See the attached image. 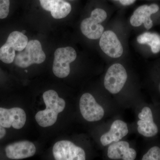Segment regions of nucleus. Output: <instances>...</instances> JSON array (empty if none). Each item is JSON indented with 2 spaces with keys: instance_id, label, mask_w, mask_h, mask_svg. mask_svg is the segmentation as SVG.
<instances>
[{
  "instance_id": "12",
  "label": "nucleus",
  "mask_w": 160,
  "mask_h": 160,
  "mask_svg": "<svg viewBox=\"0 0 160 160\" xmlns=\"http://www.w3.org/2000/svg\"><path fill=\"white\" fill-rule=\"evenodd\" d=\"M139 120L138 122V131L140 134L146 137H152L157 134L158 129L153 122L151 109L145 107L139 113Z\"/></svg>"
},
{
  "instance_id": "15",
  "label": "nucleus",
  "mask_w": 160,
  "mask_h": 160,
  "mask_svg": "<svg viewBox=\"0 0 160 160\" xmlns=\"http://www.w3.org/2000/svg\"><path fill=\"white\" fill-rule=\"evenodd\" d=\"M129 132L127 124L122 121L117 120L112 124L110 130L103 134L100 138V142L103 146L116 142L122 139Z\"/></svg>"
},
{
  "instance_id": "1",
  "label": "nucleus",
  "mask_w": 160,
  "mask_h": 160,
  "mask_svg": "<svg viewBox=\"0 0 160 160\" xmlns=\"http://www.w3.org/2000/svg\"><path fill=\"white\" fill-rule=\"evenodd\" d=\"M43 98L46 109L38 112L35 115V119L42 127H49L56 122L58 114L65 109L66 102L59 97L57 92L53 90L45 92L43 94Z\"/></svg>"
},
{
  "instance_id": "21",
  "label": "nucleus",
  "mask_w": 160,
  "mask_h": 160,
  "mask_svg": "<svg viewBox=\"0 0 160 160\" xmlns=\"http://www.w3.org/2000/svg\"><path fill=\"white\" fill-rule=\"evenodd\" d=\"M118 1L122 5L124 6H129L133 4L136 0H114Z\"/></svg>"
},
{
  "instance_id": "8",
  "label": "nucleus",
  "mask_w": 160,
  "mask_h": 160,
  "mask_svg": "<svg viewBox=\"0 0 160 160\" xmlns=\"http://www.w3.org/2000/svg\"><path fill=\"white\" fill-rule=\"evenodd\" d=\"M26 120V112L18 107L10 109L0 108V125L4 128L12 127L21 129L25 126Z\"/></svg>"
},
{
  "instance_id": "14",
  "label": "nucleus",
  "mask_w": 160,
  "mask_h": 160,
  "mask_svg": "<svg viewBox=\"0 0 160 160\" xmlns=\"http://www.w3.org/2000/svg\"><path fill=\"white\" fill-rule=\"evenodd\" d=\"M107 156L112 160H134L136 158L137 152L129 147L128 142L119 141L109 146Z\"/></svg>"
},
{
  "instance_id": "18",
  "label": "nucleus",
  "mask_w": 160,
  "mask_h": 160,
  "mask_svg": "<svg viewBox=\"0 0 160 160\" xmlns=\"http://www.w3.org/2000/svg\"><path fill=\"white\" fill-rule=\"evenodd\" d=\"M15 50L7 43H5L0 48V60L6 64H10L14 62Z\"/></svg>"
},
{
  "instance_id": "9",
  "label": "nucleus",
  "mask_w": 160,
  "mask_h": 160,
  "mask_svg": "<svg viewBox=\"0 0 160 160\" xmlns=\"http://www.w3.org/2000/svg\"><path fill=\"white\" fill-rule=\"evenodd\" d=\"M99 39L100 48L105 54L114 58L122 56L124 51L122 45L114 32L104 31Z\"/></svg>"
},
{
  "instance_id": "5",
  "label": "nucleus",
  "mask_w": 160,
  "mask_h": 160,
  "mask_svg": "<svg viewBox=\"0 0 160 160\" xmlns=\"http://www.w3.org/2000/svg\"><path fill=\"white\" fill-rule=\"evenodd\" d=\"M128 75L125 67L119 63H115L109 67L104 78L105 88L112 94L121 91L127 81Z\"/></svg>"
},
{
  "instance_id": "6",
  "label": "nucleus",
  "mask_w": 160,
  "mask_h": 160,
  "mask_svg": "<svg viewBox=\"0 0 160 160\" xmlns=\"http://www.w3.org/2000/svg\"><path fill=\"white\" fill-rule=\"evenodd\" d=\"M53 156L56 160H85L84 149L69 141H61L54 144L52 149Z\"/></svg>"
},
{
  "instance_id": "11",
  "label": "nucleus",
  "mask_w": 160,
  "mask_h": 160,
  "mask_svg": "<svg viewBox=\"0 0 160 160\" xmlns=\"http://www.w3.org/2000/svg\"><path fill=\"white\" fill-rule=\"evenodd\" d=\"M33 143L25 141L9 144L5 148L6 155L11 159H22L33 156L36 152Z\"/></svg>"
},
{
  "instance_id": "7",
  "label": "nucleus",
  "mask_w": 160,
  "mask_h": 160,
  "mask_svg": "<svg viewBox=\"0 0 160 160\" xmlns=\"http://www.w3.org/2000/svg\"><path fill=\"white\" fill-rule=\"evenodd\" d=\"M80 109L83 118L89 122L102 119L105 113L104 109L99 105L92 95L84 93L80 100Z\"/></svg>"
},
{
  "instance_id": "13",
  "label": "nucleus",
  "mask_w": 160,
  "mask_h": 160,
  "mask_svg": "<svg viewBox=\"0 0 160 160\" xmlns=\"http://www.w3.org/2000/svg\"><path fill=\"white\" fill-rule=\"evenodd\" d=\"M44 10L50 12L52 17L56 19L64 18L71 12V5L65 0H39Z\"/></svg>"
},
{
  "instance_id": "19",
  "label": "nucleus",
  "mask_w": 160,
  "mask_h": 160,
  "mask_svg": "<svg viewBox=\"0 0 160 160\" xmlns=\"http://www.w3.org/2000/svg\"><path fill=\"white\" fill-rule=\"evenodd\" d=\"M142 160H160V148L154 146L143 156Z\"/></svg>"
},
{
  "instance_id": "4",
  "label": "nucleus",
  "mask_w": 160,
  "mask_h": 160,
  "mask_svg": "<svg viewBox=\"0 0 160 160\" xmlns=\"http://www.w3.org/2000/svg\"><path fill=\"white\" fill-rule=\"evenodd\" d=\"M76 51L72 47L59 48L54 52L52 71L56 76L63 78L70 73V64L77 58Z\"/></svg>"
},
{
  "instance_id": "16",
  "label": "nucleus",
  "mask_w": 160,
  "mask_h": 160,
  "mask_svg": "<svg viewBox=\"0 0 160 160\" xmlns=\"http://www.w3.org/2000/svg\"><path fill=\"white\" fill-rule=\"evenodd\" d=\"M138 43L142 45H148L151 47L153 53L160 51V37L156 33L145 32L138 37Z\"/></svg>"
},
{
  "instance_id": "23",
  "label": "nucleus",
  "mask_w": 160,
  "mask_h": 160,
  "mask_svg": "<svg viewBox=\"0 0 160 160\" xmlns=\"http://www.w3.org/2000/svg\"><path fill=\"white\" fill-rule=\"evenodd\" d=\"M159 90H160V86H159Z\"/></svg>"
},
{
  "instance_id": "22",
  "label": "nucleus",
  "mask_w": 160,
  "mask_h": 160,
  "mask_svg": "<svg viewBox=\"0 0 160 160\" xmlns=\"http://www.w3.org/2000/svg\"><path fill=\"white\" fill-rule=\"evenodd\" d=\"M6 133V131L5 128L0 125V139L3 138L5 136Z\"/></svg>"
},
{
  "instance_id": "10",
  "label": "nucleus",
  "mask_w": 160,
  "mask_h": 160,
  "mask_svg": "<svg viewBox=\"0 0 160 160\" xmlns=\"http://www.w3.org/2000/svg\"><path fill=\"white\" fill-rule=\"evenodd\" d=\"M159 7L157 4H153L148 6L142 5L135 10L130 19V23L133 27H139L144 24L146 29H151L153 26V22L151 18L152 14L158 11Z\"/></svg>"
},
{
  "instance_id": "20",
  "label": "nucleus",
  "mask_w": 160,
  "mask_h": 160,
  "mask_svg": "<svg viewBox=\"0 0 160 160\" xmlns=\"http://www.w3.org/2000/svg\"><path fill=\"white\" fill-rule=\"evenodd\" d=\"M10 0H0V19L7 17L9 12Z\"/></svg>"
},
{
  "instance_id": "3",
  "label": "nucleus",
  "mask_w": 160,
  "mask_h": 160,
  "mask_svg": "<svg viewBox=\"0 0 160 160\" xmlns=\"http://www.w3.org/2000/svg\"><path fill=\"white\" fill-rule=\"evenodd\" d=\"M107 17V13L104 9L101 8L93 9L90 17L84 19L81 23L80 29L82 33L89 39H98L104 32V27L101 24Z\"/></svg>"
},
{
  "instance_id": "2",
  "label": "nucleus",
  "mask_w": 160,
  "mask_h": 160,
  "mask_svg": "<svg viewBox=\"0 0 160 160\" xmlns=\"http://www.w3.org/2000/svg\"><path fill=\"white\" fill-rule=\"evenodd\" d=\"M46 59V54L40 41L32 40L28 42L24 50L16 55L14 61L18 67L26 68L33 64H41Z\"/></svg>"
},
{
  "instance_id": "17",
  "label": "nucleus",
  "mask_w": 160,
  "mask_h": 160,
  "mask_svg": "<svg viewBox=\"0 0 160 160\" xmlns=\"http://www.w3.org/2000/svg\"><path fill=\"white\" fill-rule=\"evenodd\" d=\"M6 43L10 45L15 51H22L27 46L28 38L22 32L15 31L9 34Z\"/></svg>"
}]
</instances>
